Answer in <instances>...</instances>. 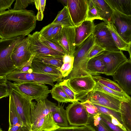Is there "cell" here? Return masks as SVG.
<instances>
[{"label": "cell", "instance_id": "obj_1", "mask_svg": "<svg viewBox=\"0 0 131 131\" xmlns=\"http://www.w3.org/2000/svg\"><path fill=\"white\" fill-rule=\"evenodd\" d=\"M36 20L31 10L13 9L0 12V39L28 35L35 28Z\"/></svg>", "mask_w": 131, "mask_h": 131}, {"label": "cell", "instance_id": "obj_2", "mask_svg": "<svg viewBox=\"0 0 131 131\" xmlns=\"http://www.w3.org/2000/svg\"><path fill=\"white\" fill-rule=\"evenodd\" d=\"M9 93V101L14 105L23 126L30 130L31 129V114L32 107L36 102L22 93L14 83L7 81Z\"/></svg>", "mask_w": 131, "mask_h": 131}, {"label": "cell", "instance_id": "obj_3", "mask_svg": "<svg viewBox=\"0 0 131 131\" xmlns=\"http://www.w3.org/2000/svg\"><path fill=\"white\" fill-rule=\"evenodd\" d=\"M93 34L84 40L75 50L73 56L74 60L72 69L68 76L63 80L89 75L86 71L87 56L95 44Z\"/></svg>", "mask_w": 131, "mask_h": 131}, {"label": "cell", "instance_id": "obj_4", "mask_svg": "<svg viewBox=\"0 0 131 131\" xmlns=\"http://www.w3.org/2000/svg\"><path fill=\"white\" fill-rule=\"evenodd\" d=\"M25 37L20 36L9 39H0V77H6L16 69L11 54L16 45Z\"/></svg>", "mask_w": 131, "mask_h": 131}, {"label": "cell", "instance_id": "obj_5", "mask_svg": "<svg viewBox=\"0 0 131 131\" xmlns=\"http://www.w3.org/2000/svg\"><path fill=\"white\" fill-rule=\"evenodd\" d=\"M76 101L83 102L89 101L92 103L119 112L122 101L105 93L98 90L76 94Z\"/></svg>", "mask_w": 131, "mask_h": 131}, {"label": "cell", "instance_id": "obj_6", "mask_svg": "<svg viewBox=\"0 0 131 131\" xmlns=\"http://www.w3.org/2000/svg\"><path fill=\"white\" fill-rule=\"evenodd\" d=\"M7 81H12L18 84L33 82L48 84L53 86L56 81L60 82L62 76L57 75L31 73L12 72L6 77Z\"/></svg>", "mask_w": 131, "mask_h": 131}, {"label": "cell", "instance_id": "obj_7", "mask_svg": "<svg viewBox=\"0 0 131 131\" xmlns=\"http://www.w3.org/2000/svg\"><path fill=\"white\" fill-rule=\"evenodd\" d=\"M95 43L104 49L110 51H119L116 46L111 34L104 22L95 26L93 33Z\"/></svg>", "mask_w": 131, "mask_h": 131}, {"label": "cell", "instance_id": "obj_8", "mask_svg": "<svg viewBox=\"0 0 131 131\" xmlns=\"http://www.w3.org/2000/svg\"><path fill=\"white\" fill-rule=\"evenodd\" d=\"M67 119L70 126L86 125L89 116L82 102L76 101L66 107Z\"/></svg>", "mask_w": 131, "mask_h": 131}, {"label": "cell", "instance_id": "obj_9", "mask_svg": "<svg viewBox=\"0 0 131 131\" xmlns=\"http://www.w3.org/2000/svg\"><path fill=\"white\" fill-rule=\"evenodd\" d=\"M112 10L111 23L125 41L128 43H131V16Z\"/></svg>", "mask_w": 131, "mask_h": 131}, {"label": "cell", "instance_id": "obj_10", "mask_svg": "<svg viewBox=\"0 0 131 131\" xmlns=\"http://www.w3.org/2000/svg\"><path fill=\"white\" fill-rule=\"evenodd\" d=\"M14 83L22 93L37 102L47 99L50 93V90L45 84L33 82Z\"/></svg>", "mask_w": 131, "mask_h": 131}, {"label": "cell", "instance_id": "obj_11", "mask_svg": "<svg viewBox=\"0 0 131 131\" xmlns=\"http://www.w3.org/2000/svg\"><path fill=\"white\" fill-rule=\"evenodd\" d=\"M97 55L104 63V74L107 75H112L120 66L128 59L121 50L110 51L105 50Z\"/></svg>", "mask_w": 131, "mask_h": 131}, {"label": "cell", "instance_id": "obj_12", "mask_svg": "<svg viewBox=\"0 0 131 131\" xmlns=\"http://www.w3.org/2000/svg\"><path fill=\"white\" fill-rule=\"evenodd\" d=\"M66 6L74 26H78L85 20L88 9L87 0H67Z\"/></svg>", "mask_w": 131, "mask_h": 131}, {"label": "cell", "instance_id": "obj_13", "mask_svg": "<svg viewBox=\"0 0 131 131\" xmlns=\"http://www.w3.org/2000/svg\"><path fill=\"white\" fill-rule=\"evenodd\" d=\"M29 46V40L27 37L18 43L15 47L11 57L16 69L20 68L25 65L33 54L30 50Z\"/></svg>", "mask_w": 131, "mask_h": 131}, {"label": "cell", "instance_id": "obj_14", "mask_svg": "<svg viewBox=\"0 0 131 131\" xmlns=\"http://www.w3.org/2000/svg\"><path fill=\"white\" fill-rule=\"evenodd\" d=\"M128 95H131V59L120 66L112 75Z\"/></svg>", "mask_w": 131, "mask_h": 131}, {"label": "cell", "instance_id": "obj_15", "mask_svg": "<svg viewBox=\"0 0 131 131\" xmlns=\"http://www.w3.org/2000/svg\"><path fill=\"white\" fill-rule=\"evenodd\" d=\"M39 31H36L27 35L30 41V49L35 55L56 56H64V54L50 48L39 39Z\"/></svg>", "mask_w": 131, "mask_h": 131}, {"label": "cell", "instance_id": "obj_16", "mask_svg": "<svg viewBox=\"0 0 131 131\" xmlns=\"http://www.w3.org/2000/svg\"><path fill=\"white\" fill-rule=\"evenodd\" d=\"M58 108V106L56 104L49 101L47 98L36 102L31 111V125L49 113L56 111Z\"/></svg>", "mask_w": 131, "mask_h": 131}, {"label": "cell", "instance_id": "obj_17", "mask_svg": "<svg viewBox=\"0 0 131 131\" xmlns=\"http://www.w3.org/2000/svg\"><path fill=\"white\" fill-rule=\"evenodd\" d=\"M75 37V26H63L61 37L56 43L65 51L66 54L71 56H73L76 47Z\"/></svg>", "mask_w": 131, "mask_h": 131}, {"label": "cell", "instance_id": "obj_18", "mask_svg": "<svg viewBox=\"0 0 131 131\" xmlns=\"http://www.w3.org/2000/svg\"><path fill=\"white\" fill-rule=\"evenodd\" d=\"M96 83L91 75L75 77L68 79L69 86L77 94L92 91Z\"/></svg>", "mask_w": 131, "mask_h": 131}, {"label": "cell", "instance_id": "obj_19", "mask_svg": "<svg viewBox=\"0 0 131 131\" xmlns=\"http://www.w3.org/2000/svg\"><path fill=\"white\" fill-rule=\"evenodd\" d=\"M95 25L93 21L85 20L78 26L75 27V43L80 46L93 34Z\"/></svg>", "mask_w": 131, "mask_h": 131}, {"label": "cell", "instance_id": "obj_20", "mask_svg": "<svg viewBox=\"0 0 131 131\" xmlns=\"http://www.w3.org/2000/svg\"><path fill=\"white\" fill-rule=\"evenodd\" d=\"M60 127L54 121L52 112L41 118L31 125L32 131H53Z\"/></svg>", "mask_w": 131, "mask_h": 131}, {"label": "cell", "instance_id": "obj_21", "mask_svg": "<svg viewBox=\"0 0 131 131\" xmlns=\"http://www.w3.org/2000/svg\"><path fill=\"white\" fill-rule=\"evenodd\" d=\"M86 71L89 75L92 76L99 75L101 74H104V63L103 60L97 55L88 61Z\"/></svg>", "mask_w": 131, "mask_h": 131}, {"label": "cell", "instance_id": "obj_22", "mask_svg": "<svg viewBox=\"0 0 131 131\" xmlns=\"http://www.w3.org/2000/svg\"><path fill=\"white\" fill-rule=\"evenodd\" d=\"M31 71V72L57 75L62 76L59 70L55 67L33 59L32 61Z\"/></svg>", "mask_w": 131, "mask_h": 131}, {"label": "cell", "instance_id": "obj_23", "mask_svg": "<svg viewBox=\"0 0 131 131\" xmlns=\"http://www.w3.org/2000/svg\"><path fill=\"white\" fill-rule=\"evenodd\" d=\"M100 17L104 22L111 23L113 10L105 0H92Z\"/></svg>", "mask_w": 131, "mask_h": 131}, {"label": "cell", "instance_id": "obj_24", "mask_svg": "<svg viewBox=\"0 0 131 131\" xmlns=\"http://www.w3.org/2000/svg\"><path fill=\"white\" fill-rule=\"evenodd\" d=\"M112 10L131 16V0H105Z\"/></svg>", "mask_w": 131, "mask_h": 131}, {"label": "cell", "instance_id": "obj_25", "mask_svg": "<svg viewBox=\"0 0 131 131\" xmlns=\"http://www.w3.org/2000/svg\"><path fill=\"white\" fill-rule=\"evenodd\" d=\"M119 112L123 126L127 131H131V101H122Z\"/></svg>", "mask_w": 131, "mask_h": 131}, {"label": "cell", "instance_id": "obj_26", "mask_svg": "<svg viewBox=\"0 0 131 131\" xmlns=\"http://www.w3.org/2000/svg\"><path fill=\"white\" fill-rule=\"evenodd\" d=\"M107 26L117 47L120 50L128 51L130 58L131 59V43H128L125 41L116 31L111 23H108Z\"/></svg>", "mask_w": 131, "mask_h": 131}, {"label": "cell", "instance_id": "obj_27", "mask_svg": "<svg viewBox=\"0 0 131 131\" xmlns=\"http://www.w3.org/2000/svg\"><path fill=\"white\" fill-rule=\"evenodd\" d=\"M96 83L93 90H98L105 93L122 101L129 102L131 101V97L127 94H125L115 91L101 84L99 82Z\"/></svg>", "mask_w": 131, "mask_h": 131}, {"label": "cell", "instance_id": "obj_28", "mask_svg": "<svg viewBox=\"0 0 131 131\" xmlns=\"http://www.w3.org/2000/svg\"><path fill=\"white\" fill-rule=\"evenodd\" d=\"M64 104L60 105L58 103V109L52 112L53 119L60 127H66L70 126L67 119L66 110L64 109Z\"/></svg>", "mask_w": 131, "mask_h": 131}, {"label": "cell", "instance_id": "obj_29", "mask_svg": "<svg viewBox=\"0 0 131 131\" xmlns=\"http://www.w3.org/2000/svg\"><path fill=\"white\" fill-rule=\"evenodd\" d=\"M51 23L64 27L74 26L66 6H64L63 9L58 12L56 18Z\"/></svg>", "mask_w": 131, "mask_h": 131}, {"label": "cell", "instance_id": "obj_30", "mask_svg": "<svg viewBox=\"0 0 131 131\" xmlns=\"http://www.w3.org/2000/svg\"><path fill=\"white\" fill-rule=\"evenodd\" d=\"M63 57L35 55L33 59L53 66L59 70L63 63Z\"/></svg>", "mask_w": 131, "mask_h": 131}, {"label": "cell", "instance_id": "obj_31", "mask_svg": "<svg viewBox=\"0 0 131 131\" xmlns=\"http://www.w3.org/2000/svg\"><path fill=\"white\" fill-rule=\"evenodd\" d=\"M95 131H112L101 119L99 113L89 117L87 124Z\"/></svg>", "mask_w": 131, "mask_h": 131}, {"label": "cell", "instance_id": "obj_32", "mask_svg": "<svg viewBox=\"0 0 131 131\" xmlns=\"http://www.w3.org/2000/svg\"><path fill=\"white\" fill-rule=\"evenodd\" d=\"M94 80L103 85L115 91L127 94L121 87L117 83L110 79L99 75L92 76Z\"/></svg>", "mask_w": 131, "mask_h": 131}, {"label": "cell", "instance_id": "obj_33", "mask_svg": "<svg viewBox=\"0 0 131 131\" xmlns=\"http://www.w3.org/2000/svg\"><path fill=\"white\" fill-rule=\"evenodd\" d=\"M50 93L52 98L58 103H63L71 102L59 83H56L52 86L50 90Z\"/></svg>", "mask_w": 131, "mask_h": 131}, {"label": "cell", "instance_id": "obj_34", "mask_svg": "<svg viewBox=\"0 0 131 131\" xmlns=\"http://www.w3.org/2000/svg\"><path fill=\"white\" fill-rule=\"evenodd\" d=\"M74 60L73 56L67 54L63 56V63L59 69L63 78L67 77L72 70Z\"/></svg>", "mask_w": 131, "mask_h": 131}, {"label": "cell", "instance_id": "obj_35", "mask_svg": "<svg viewBox=\"0 0 131 131\" xmlns=\"http://www.w3.org/2000/svg\"><path fill=\"white\" fill-rule=\"evenodd\" d=\"M18 123L23 126L16 108L12 102L9 101V124L10 127Z\"/></svg>", "mask_w": 131, "mask_h": 131}, {"label": "cell", "instance_id": "obj_36", "mask_svg": "<svg viewBox=\"0 0 131 131\" xmlns=\"http://www.w3.org/2000/svg\"><path fill=\"white\" fill-rule=\"evenodd\" d=\"M88 9L87 17L85 20H93L95 19L101 20L98 11L92 0H87Z\"/></svg>", "mask_w": 131, "mask_h": 131}, {"label": "cell", "instance_id": "obj_37", "mask_svg": "<svg viewBox=\"0 0 131 131\" xmlns=\"http://www.w3.org/2000/svg\"><path fill=\"white\" fill-rule=\"evenodd\" d=\"M93 104L97 108L99 113L108 116L112 115L123 125L120 112L99 105Z\"/></svg>", "mask_w": 131, "mask_h": 131}, {"label": "cell", "instance_id": "obj_38", "mask_svg": "<svg viewBox=\"0 0 131 131\" xmlns=\"http://www.w3.org/2000/svg\"><path fill=\"white\" fill-rule=\"evenodd\" d=\"M68 79L63 80L59 84L71 102L72 103L76 101L75 96L77 94L69 86L68 83Z\"/></svg>", "mask_w": 131, "mask_h": 131}, {"label": "cell", "instance_id": "obj_39", "mask_svg": "<svg viewBox=\"0 0 131 131\" xmlns=\"http://www.w3.org/2000/svg\"><path fill=\"white\" fill-rule=\"evenodd\" d=\"M46 0H34V2L38 12L36 16V20L41 21L44 16V12L46 5Z\"/></svg>", "mask_w": 131, "mask_h": 131}, {"label": "cell", "instance_id": "obj_40", "mask_svg": "<svg viewBox=\"0 0 131 131\" xmlns=\"http://www.w3.org/2000/svg\"><path fill=\"white\" fill-rule=\"evenodd\" d=\"M58 25L51 23L43 27L39 31L40 34L45 39L51 41L52 39V35L53 30Z\"/></svg>", "mask_w": 131, "mask_h": 131}, {"label": "cell", "instance_id": "obj_41", "mask_svg": "<svg viewBox=\"0 0 131 131\" xmlns=\"http://www.w3.org/2000/svg\"><path fill=\"white\" fill-rule=\"evenodd\" d=\"M39 38L41 41L50 48L64 55L66 54L65 51L58 44L51 40L45 39L40 34V33Z\"/></svg>", "mask_w": 131, "mask_h": 131}, {"label": "cell", "instance_id": "obj_42", "mask_svg": "<svg viewBox=\"0 0 131 131\" xmlns=\"http://www.w3.org/2000/svg\"><path fill=\"white\" fill-rule=\"evenodd\" d=\"M101 120L110 128L112 131H126L119 127L113 124L111 121L110 116L99 113Z\"/></svg>", "mask_w": 131, "mask_h": 131}, {"label": "cell", "instance_id": "obj_43", "mask_svg": "<svg viewBox=\"0 0 131 131\" xmlns=\"http://www.w3.org/2000/svg\"><path fill=\"white\" fill-rule=\"evenodd\" d=\"M82 103L84 106L89 117L99 113L96 107L89 101H86Z\"/></svg>", "mask_w": 131, "mask_h": 131}, {"label": "cell", "instance_id": "obj_44", "mask_svg": "<svg viewBox=\"0 0 131 131\" xmlns=\"http://www.w3.org/2000/svg\"><path fill=\"white\" fill-rule=\"evenodd\" d=\"M33 0H16L13 9L16 10L25 9L28 5L34 2Z\"/></svg>", "mask_w": 131, "mask_h": 131}, {"label": "cell", "instance_id": "obj_45", "mask_svg": "<svg viewBox=\"0 0 131 131\" xmlns=\"http://www.w3.org/2000/svg\"><path fill=\"white\" fill-rule=\"evenodd\" d=\"M35 55V54H33L29 60L25 65L20 68L16 69L13 72L15 73H31V67L32 61Z\"/></svg>", "mask_w": 131, "mask_h": 131}, {"label": "cell", "instance_id": "obj_46", "mask_svg": "<svg viewBox=\"0 0 131 131\" xmlns=\"http://www.w3.org/2000/svg\"><path fill=\"white\" fill-rule=\"evenodd\" d=\"M63 26L58 25L53 29L52 34V39L51 41L56 43L60 38L62 33Z\"/></svg>", "mask_w": 131, "mask_h": 131}, {"label": "cell", "instance_id": "obj_47", "mask_svg": "<svg viewBox=\"0 0 131 131\" xmlns=\"http://www.w3.org/2000/svg\"><path fill=\"white\" fill-rule=\"evenodd\" d=\"M104 50V49L95 43L88 54L87 57L88 59L89 60Z\"/></svg>", "mask_w": 131, "mask_h": 131}, {"label": "cell", "instance_id": "obj_48", "mask_svg": "<svg viewBox=\"0 0 131 131\" xmlns=\"http://www.w3.org/2000/svg\"><path fill=\"white\" fill-rule=\"evenodd\" d=\"M15 0H0V12L9 9Z\"/></svg>", "mask_w": 131, "mask_h": 131}, {"label": "cell", "instance_id": "obj_49", "mask_svg": "<svg viewBox=\"0 0 131 131\" xmlns=\"http://www.w3.org/2000/svg\"><path fill=\"white\" fill-rule=\"evenodd\" d=\"M9 95V90L7 83H0V99Z\"/></svg>", "mask_w": 131, "mask_h": 131}, {"label": "cell", "instance_id": "obj_50", "mask_svg": "<svg viewBox=\"0 0 131 131\" xmlns=\"http://www.w3.org/2000/svg\"><path fill=\"white\" fill-rule=\"evenodd\" d=\"M22 127L19 124L17 123L15 125L9 127L8 131H21Z\"/></svg>", "mask_w": 131, "mask_h": 131}, {"label": "cell", "instance_id": "obj_51", "mask_svg": "<svg viewBox=\"0 0 131 131\" xmlns=\"http://www.w3.org/2000/svg\"><path fill=\"white\" fill-rule=\"evenodd\" d=\"M60 1L65 5L64 6H67V0H61Z\"/></svg>", "mask_w": 131, "mask_h": 131}, {"label": "cell", "instance_id": "obj_52", "mask_svg": "<svg viewBox=\"0 0 131 131\" xmlns=\"http://www.w3.org/2000/svg\"><path fill=\"white\" fill-rule=\"evenodd\" d=\"M21 131H30V130L27 127L23 126L22 128Z\"/></svg>", "mask_w": 131, "mask_h": 131}, {"label": "cell", "instance_id": "obj_53", "mask_svg": "<svg viewBox=\"0 0 131 131\" xmlns=\"http://www.w3.org/2000/svg\"><path fill=\"white\" fill-rule=\"evenodd\" d=\"M0 131H4L0 127Z\"/></svg>", "mask_w": 131, "mask_h": 131}, {"label": "cell", "instance_id": "obj_54", "mask_svg": "<svg viewBox=\"0 0 131 131\" xmlns=\"http://www.w3.org/2000/svg\"><path fill=\"white\" fill-rule=\"evenodd\" d=\"M29 130L30 131H32L31 129H30Z\"/></svg>", "mask_w": 131, "mask_h": 131}]
</instances>
